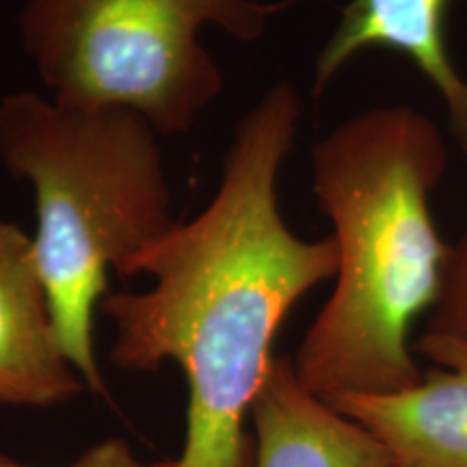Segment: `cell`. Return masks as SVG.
<instances>
[{"mask_svg":"<svg viewBox=\"0 0 467 467\" xmlns=\"http://www.w3.org/2000/svg\"><path fill=\"white\" fill-rule=\"evenodd\" d=\"M249 416L255 467H389L375 435L307 392L285 355L273 358Z\"/></svg>","mask_w":467,"mask_h":467,"instance_id":"obj_8","label":"cell"},{"mask_svg":"<svg viewBox=\"0 0 467 467\" xmlns=\"http://www.w3.org/2000/svg\"><path fill=\"white\" fill-rule=\"evenodd\" d=\"M312 167L337 271L292 359L296 377L327 402L413 388L424 375L409 331L440 299L451 255L431 213L448 169L440 128L405 104L364 110L317 143Z\"/></svg>","mask_w":467,"mask_h":467,"instance_id":"obj_2","label":"cell"},{"mask_svg":"<svg viewBox=\"0 0 467 467\" xmlns=\"http://www.w3.org/2000/svg\"><path fill=\"white\" fill-rule=\"evenodd\" d=\"M0 165L35 191V260L63 350L107 396L93 312L119 275L175 225L159 132L130 109H76L33 91L0 98Z\"/></svg>","mask_w":467,"mask_h":467,"instance_id":"obj_3","label":"cell"},{"mask_svg":"<svg viewBox=\"0 0 467 467\" xmlns=\"http://www.w3.org/2000/svg\"><path fill=\"white\" fill-rule=\"evenodd\" d=\"M301 113L296 87L273 85L238 121L208 206L119 273L150 275L154 285L107 292L100 303L115 325L117 368H182L189 411L178 467H255L244 418L275 358L279 327L309 290L336 277L334 236L303 241L279 213L277 180Z\"/></svg>","mask_w":467,"mask_h":467,"instance_id":"obj_1","label":"cell"},{"mask_svg":"<svg viewBox=\"0 0 467 467\" xmlns=\"http://www.w3.org/2000/svg\"><path fill=\"white\" fill-rule=\"evenodd\" d=\"M0 467H35V465H25L17 463L16 459L5 457L0 454ZM63 467H178V461H159V463H145V461H139L134 457L126 441L119 440H107L98 446H93L91 451H87L78 461H74L72 465Z\"/></svg>","mask_w":467,"mask_h":467,"instance_id":"obj_10","label":"cell"},{"mask_svg":"<svg viewBox=\"0 0 467 467\" xmlns=\"http://www.w3.org/2000/svg\"><path fill=\"white\" fill-rule=\"evenodd\" d=\"M301 0H26L20 37L52 100L130 109L159 134H186L223 93L200 33L217 26L258 42L273 16Z\"/></svg>","mask_w":467,"mask_h":467,"instance_id":"obj_4","label":"cell"},{"mask_svg":"<svg viewBox=\"0 0 467 467\" xmlns=\"http://www.w3.org/2000/svg\"><path fill=\"white\" fill-rule=\"evenodd\" d=\"M440 364L396 394H348L331 400L388 452L389 467H467V347L418 344Z\"/></svg>","mask_w":467,"mask_h":467,"instance_id":"obj_6","label":"cell"},{"mask_svg":"<svg viewBox=\"0 0 467 467\" xmlns=\"http://www.w3.org/2000/svg\"><path fill=\"white\" fill-rule=\"evenodd\" d=\"M85 389L58 337L33 238L0 217V405L55 407Z\"/></svg>","mask_w":467,"mask_h":467,"instance_id":"obj_5","label":"cell"},{"mask_svg":"<svg viewBox=\"0 0 467 467\" xmlns=\"http://www.w3.org/2000/svg\"><path fill=\"white\" fill-rule=\"evenodd\" d=\"M448 9L451 0H350L317 58L314 98L361 52H399L440 93L454 141L467 156V80L448 50Z\"/></svg>","mask_w":467,"mask_h":467,"instance_id":"obj_7","label":"cell"},{"mask_svg":"<svg viewBox=\"0 0 467 467\" xmlns=\"http://www.w3.org/2000/svg\"><path fill=\"white\" fill-rule=\"evenodd\" d=\"M418 344L467 347V232L451 244L441 295L431 309L429 325Z\"/></svg>","mask_w":467,"mask_h":467,"instance_id":"obj_9","label":"cell"}]
</instances>
